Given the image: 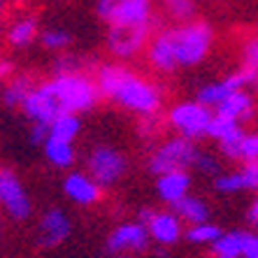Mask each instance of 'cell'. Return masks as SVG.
I'll use <instances>...</instances> for the list:
<instances>
[{
	"mask_svg": "<svg viewBox=\"0 0 258 258\" xmlns=\"http://www.w3.org/2000/svg\"><path fill=\"white\" fill-rule=\"evenodd\" d=\"M256 84V75L253 72H246V70H237V72H230L228 77L219 79V82H212V84H205L203 89L198 91V100L203 107L212 109V107H219L230 93H237V91H246V86H253Z\"/></svg>",
	"mask_w": 258,
	"mask_h": 258,
	"instance_id": "cell-10",
	"label": "cell"
},
{
	"mask_svg": "<svg viewBox=\"0 0 258 258\" xmlns=\"http://www.w3.org/2000/svg\"><path fill=\"white\" fill-rule=\"evenodd\" d=\"M51 102L56 105L58 114H84L93 109L100 100L96 82L82 72H68V75H54V77L40 84Z\"/></svg>",
	"mask_w": 258,
	"mask_h": 258,
	"instance_id": "cell-2",
	"label": "cell"
},
{
	"mask_svg": "<svg viewBox=\"0 0 258 258\" xmlns=\"http://www.w3.org/2000/svg\"><path fill=\"white\" fill-rule=\"evenodd\" d=\"M70 33L66 28H47L40 33V42H42L44 49L49 51H63V49L70 44Z\"/></svg>",
	"mask_w": 258,
	"mask_h": 258,
	"instance_id": "cell-26",
	"label": "cell"
},
{
	"mask_svg": "<svg viewBox=\"0 0 258 258\" xmlns=\"http://www.w3.org/2000/svg\"><path fill=\"white\" fill-rule=\"evenodd\" d=\"M128 170V161L119 149L109 144H98L93 147L86 158V174L96 181L100 188H109L123 179Z\"/></svg>",
	"mask_w": 258,
	"mask_h": 258,
	"instance_id": "cell-6",
	"label": "cell"
},
{
	"mask_svg": "<svg viewBox=\"0 0 258 258\" xmlns=\"http://www.w3.org/2000/svg\"><path fill=\"white\" fill-rule=\"evenodd\" d=\"M246 221H249V226H256V223H258V203H256V200H251V203H249V210H246Z\"/></svg>",
	"mask_w": 258,
	"mask_h": 258,
	"instance_id": "cell-33",
	"label": "cell"
},
{
	"mask_svg": "<svg viewBox=\"0 0 258 258\" xmlns=\"http://www.w3.org/2000/svg\"><path fill=\"white\" fill-rule=\"evenodd\" d=\"M72 223L68 219V214L60 207H54L42 214L40 223H37V244L44 246V249H51V246H58L60 242H66L70 237Z\"/></svg>",
	"mask_w": 258,
	"mask_h": 258,
	"instance_id": "cell-14",
	"label": "cell"
},
{
	"mask_svg": "<svg viewBox=\"0 0 258 258\" xmlns=\"http://www.w3.org/2000/svg\"><path fill=\"white\" fill-rule=\"evenodd\" d=\"M147 56H149L151 68H156L163 75H170V72L177 70V63H174V51H172V42H170L168 30L158 33L154 40L149 42L147 49Z\"/></svg>",
	"mask_w": 258,
	"mask_h": 258,
	"instance_id": "cell-19",
	"label": "cell"
},
{
	"mask_svg": "<svg viewBox=\"0 0 258 258\" xmlns=\"http://www.w3.org/2000/svg\"><path fill=\"white\" fill-rule=\"evenodd\" d=\"M240 70L258 75V42H256V37H251V40L242 47V68Z\"/></svg>",
	"mask_w": 258,
	"mask_h": 258,
	"instance_id": "cell-30",
	"label": "cell"
},
{
	"mask_svg": "<svg viewBox=\"0 0 258 258\" xmlns=\"http://www.w3.org/2000/svg\"><path fill=\"white\" fill-rule=\"evenodd\" d=\"M242 258H258V253H256V256H242Z\"/></svg>",
	"mask_w": 258,
	"mask_h": 258,
	"instance_id": "cell-37",
	"label": "cell"
},
{
	"mask_svg": "<svg viewBox=\"0 0 258 258\" xmlns=\"http://www.w3.org/2000/svg\"><path fill=\"white\" fill-rule=\"evenodd\" d=\"M49 138V131L47 126H42V123H33L28 131V142L33 144V147H42L44 142H47Z\"/></svg>",
	"mask_w": 258,
	"mask_h": 258,
	"instance_id": "cell-32",
	"label": "cell"
},
{
	"mask_svg": "<svg viewBox=\"0 0 258 258\" xmlns=\"http://www.w3.org/2000/svg\"><path fill=\"white\" fill-rule=\"evenodd\" d=\"M214 186L219 193H240V191H253L258 186V165L246 163L242 170L219 174L214 179Z\"/></svg>",
	"mask_w": 258,
	"mask_h": 258,
	"instance_id": "cell-16",
	"label": "cell"
},
{
	"mask_svg": "<svg viewBox=\"0 0 258 258\" xmlns=\"http://www.w3.org/2000/svg\"><path fill=\"white\" fill-rule=\"evenodd\" d=\"M63 193L72 200L75 205H82V207H91V205L100 203L102 198V188L98 186L96 181L91 179L86 172H70L63 181Z\"/></svg>",
	"mask_w": 258,
	"mask_h": 258,
	"instance_id": "cell-15",
	"label": "cell"
},
{
	"mask_svg": "<svg viewBox=\"0 0 258 258\" xmlns=\"http://www.w3.org/2000/svg\"><path fill=\"white\" fill-rule=\"evenodd\" d=\"M214 114L223 116V119H230V121H235V123L242 126V121L251 119V114H253V96L249 91L230 93V96L216 107Z\"/></svg>",
	"mask_w": 258,
	"mask_h": 258,
	"instance_id": "cell-18",
	"label": "cell"
},
{
	"mask_svg": "<svg viewBox=\"0 0 258 258\" xmlns=\"http://www.w3.org/2000/svg\"><path fill=\"white\" fill-rule=\"evenodd\" d=\"M212 109L203 107L196 100L177 102L172 109L168 112V121L174 131L179 133L177 138H184L188 142H196L200 138H207V128L212 121Z\"/></svg>",
	"mask_w": 258,
	"mask_h": 258,
	"instance_id": "cell-7",
	"label": "cell"
},
{
	"mask_svg": "<svg viewBox=\"0 0 258 258\" xmlns=\"http://www.w3.org/2000/svg\"><path fill=\"white\" fill-rule=\"evenodd\" d=\"M47 131H49V138L51 140L72 144L79 138V133H82V119L75 114H60L58 119H54L49 123Z\"/></svg>",
	"mask_w": 258,
	"mask_h": 258,
	"instance_id": "cell-21",
	"label": "cell"
},
{
	"mask_svg": "<svg viewBox=\"0 0 258 258\" xmlns=\"http://www.w3.org/2000/svg\"><path fill=\"white\" fill-rule=\"evenodd\" d=\"M177 68H193L203 63L214 44V30L207 21H188L168 28Z\"/></svg>",
	"mask_w": 258,
	"mask_h": 258,
	"instance_id": "cell-3",
	"label": "cell"
},
{
	"mask_svg": "<svg viewBox=\"0 0 258 258\" xmlns=\"http://www.w3.org/2000/svg\"><path fill=\"white\" fill-rule=\"evenodd\" d=\"M223 230L216 226V223H196V226H188L186 230H184V235L181 237H186L191 244H212L214 240H219V235H221Z\"/></svg>",
	"mask_w": 258,
	"mask_h": 258,
	"instance_id": "cell-25",
	"label": "cell"
},
{
	"mask_svg": "<svg viewBox=\"0 0 258 258\" xmlns=\"http://www.w3.org/2000/svg\"><path fill=\"white\" fill-rule=\"evenodd\" d=\"M151 244L149 235L144 230L142 223L131 221V223H121L116 226L107 237V251L114 253V256H121L123 251H147Z\"/></svg>",
	"mask_w": 258,
	"mask_h": 258,
	"instance_id": "cell-11",
	"label": "cell"
},
{
	"mask_svg": "<svg viewBox=\"0 0 258 258\" xmlns=\"http://www.w3.org/2000/svg\"><path fill=\"white\" fill-rule=\"evenodd\" d=\"M151 28H109L107 49L116 58H131L140 54L142 47L149 42Z\"/></svg>",
	"mask_w": 258,
	"mask_h": 258,
	"instance_id": "cell-13",
	"label": "cell"
},
{
	"mask_svg": "<svg viewBox=\"0 0 258 258\" xmlns=\"http://www.w3.org/2000/svg\"><path fill=\"white\" fill-rule=\"evenodd\" d=\"M198 151V147L188 140L170 138L149 158V172L156 177L168 172H188V168H193V163H196Z\"/></svg>",
	"mask_w": 258,
	"mask_h": 258,
	"instance_id": "cell-5",
	"label": "cell"
},
{
	"mask_svg": "<svg viewBox=\"0 0 258 258\" xmlns=\"http://www.w3.org/2000/svg\"><path fill=\"white\" fill-rule=\"evenodd\" d=\"M5 75H7V63L3 58H0V82L5 79Z\"/></svg>",
	"mask_w": 258,
	"mask_h": 258,
	"instance_id": "cell-34",
	"label": "cell"
},
{
	"mask_svg": "<svg viewBox=\"0 0 258 258\" xmlns=\"http://www.w3.org/2000/svg\"><path fill=\"white\" fill-rule=\"evenodd\" d=\"M156 191L161 196V200H165L168 205L179 203L181 198H186L191 191V174L188 172H168L161 174L156 179Z\"/></svg>",
	"mask_w": 258,
	"mask_h": 258,
	"instance_id": "cell-17",
	"label": "cell"
},
{
	"mask_svg": "<svg viewBox=\"0 0 258 258\" xmlns=\"http://www.w3.org/2000/svg\"><path fill=\"white\" fill-rule=\"evenodd\" d=\"M112 258H133V256H112Z\"/></svg>",
	"mask_w": 258,
	"mask_h": 258,
	"instance_id": "cell-36",
	"label": "cell"
},
{
	"mask_svg": "<svg viewBox=\"0 0 258 258\" xmlns=\"http://www.w3.org/2000/svg\"><path fill=\"white\" fill-rule=\"evenodd\" d=\"M37 35H40V28H37V19L33 17H19L7 28V42L12 47H28Z\"/></svg>",
	"mask_w": 258,
	"mask_h": 258,
	"instance_id": "cell-22",
	"label": "cell"
},
{
	"mask_svg": "<svg viewBox=\"0 0 258 258\" xmlns=\"http://www.w3.org/2000/svg\"><path fill=\"white\" fill-rule=\"evenodd\" d=\"M42 149H44V158L54 168H60V170L70 168L72 163H75V158H77V151H75L72 144L58 142V140H51V138H47V142L42 144Z\"/></svg>",
	"mask_w": 258,
	"mask_h": 258,
	"instance_id": "cell-23",
	"label": "cell"
},
{
	"mask_svg": "<svg viewBox=\"0 0 258 258\" xmlns=\"http://www.w3.org/2000/svg\"><path fill=\"white\" fill-rule=\"evenodd\" d=\"M96 89L100 96L109 98V100L119 102L123 109L135 112V114L149 119L158 112L161 107V89L154 82L144 79L142 75L133 72L126 66H102L98 70V79H96Z\"/></svg>",
	"mask_w": 258,
	"mask_h": 258,
	"instance_id": "cell-1",
	"label": "cell"
},
{
	"mask_svg": "<svg viewBox=\"0 0 258 258\" xmlns=\"http://www.w3.org/2000/svg\"><path fill=\"white\" fill-rule=\"evenodd\" d=\"M149 235V240H154L161 246H172L181 240L184 228L181 221L172 212H156V210H142L140 212V221Z\"/></svg>",
	"mask_w": 258,
	"mask_h": 258,
	"instance_id": "cell-9",
	"label": "cell"
},
{
	"mask_svg": "<svg viewBox=\"0 0 258 258\" xmlns=\"http://www.w3.org/2000/svg\"><path fill=\"white\" fill-rule=\"evenodd\" d=\"M3 10H5V7H3V3H0V24H3Z\"/></svg>",
	"mask_w": 258,
	"mask_h": 258,
	"instance_id": "cell-35",
	"label": "cell"
},
{
	"mask_svg": "<svg viewBox=\"0 0 258 258\" xmlns=\"http://www.w3.org/2000/svg\"><path fill=\"white\" fill-rule=\"evenodd\" d=\"M0 205L14 221H26L33 214L28 191L12 170H0Z\"/></svg>",
	"mask_w": 258,
	"mask_h": 258,
	"instance_id": "cell-8",
	"label": "cell"
},
{
	"mask_svg": "<svg viewBox=\"0 0 258 258\" xmlns=\"http://www.w3.org/2000/svg\"><path fill=\"white\" fill-rule=\"evenodd\" d=\"M256 158H258V135L256 133H246L240 144V161L256 163Z\"/></svg>",
	"mask_w": 258,
	"mask_h": 258,
	"instance_id": "cell-31",
	"label": "cell"
},
{
	"mask_svg": "<svg viewBox=\"0 0 258 258\" xmlns=\"http://www.w3.org/2000/svg\"><path fill=\"white\" fill-rule=\"evenodd\" d=\"M30 91H33V82H30V77L19 75V77L10 79V82L5 84V89H3V105L10 107V109L21 107Z\"/></svg>",
	"mask_w": 258,
	"mask_h": 258,
	"instance_id": "cell-24",
	"label": "cell"
},
{
	"mask_svg": "<svg viewBox=\"0 0 258 258\" xmlns=\"http://www.w3.org/2000/svg\"><path fill=\"white\" fill-rule=\"evenodd\" d=\"M170 207H172L170 212H172L179 221H186L188 226L210 221V205L205 203L200 196H191V193H188L186 198H181L179 203L170 205Z\"/></svg>",
	"mask_w": 258,
	"mask_h": 258,
	"instance_id": "cell-20",
	"label": "cell"
},
{
	"mask_svg": "<svg viewBox=\"0 0 258 258\" xmlns=\"http://www.w3.org/2000/svg\"><path fill=\"white\" fill-rule=\"evenodd\" d=\"M212 253H214V258L256 256L258 253V237H256V233H249V230L221 233L219 240L212 242Z\"/></svg>",
	"mask_w": 258,
	"mask_h": 258,
	"instance_id": "cell-12",
	"label": "cell"
},
{
	"mask_svg": "<svg viewBox=\"0 0 258 258\" xmlns=\"http://www.w3.org/2000/svg\"><path fill=\"white\" fill-rule=\"evenodd\" d=\"M246 131L244 128H235L233 133H228L223 140H219V149H221V154L226 158H230V161H240V144L242 140H244Z\"/></svg>",
	"mask_w": 258,
	"mask_h": 258,
	"instance_id": "cell-27",
	"label": "cell"
},
{
	"mask_svg": "<svg viewBox=\"0 0 258 258\" xmlns=\"http://www.w3.org/2000/svg\"><path fill=\"white\" fill-rule=\"evenodd\" d=\"M163 7H165V12H168L170 17L179 19L181 24H188V21L196 17V10H198V5L191 3V0H168Z\"/></svg>",
	"mask_w": 258,
	"mask_h": 258,
	"instance_id": "cell-28",
	"label": "cell"
},
{
	"mask_svg": "<svg viewBox=\"0 0 258 258\" xmlns=\"http://www.w3.org/2000/svg\"><path fill=\"white\" fill-rule=\"evenodd\" d=\"M96 12L109 28H151L154 24L149 0H98Z\"/></svg>",
	"mask_w": 258,
	"mask_h": 258,
	"instance_id": "cell-4",
	"label": "cell"
},
{
	"mask_svg": "<svg viewBox=\"0 0 258 258\" xmlns=\"http://www.w3.org/2000/svg\"><path fill=\"white\" fill-rule=\"evenodd\" d=\"M193 168L200 170V172L207 174V177H214V179L221 174V163H219V158L212 156V154H207V151H198Z\"/></svg>",
	"mask_w": 258,
	"mask_h": 258,
	"instance_id": "cell-29",
	"label": "cell"
}]
</instances>
